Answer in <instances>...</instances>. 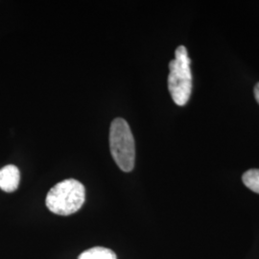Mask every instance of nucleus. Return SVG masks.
I'll return each mask as SVG.
<instances>
[{
  "label": "nucleus",
  "mask_w": 259,
  "mask_h": 259,
  "mask_svg": "<svg viewBox=\"0 0 259 259\" xmlns=\"http://www.w3.org/2000/svg\"><path fill=\"white\" fill-rule=\"evenodd\" d=\"M85 190L79 181L69 179L53 186L47 196V206L51 212L67 216L77 212L84 203Z\"/></svg>",
  "instance_id": "obj_1"
},
{
  "label": "nucleus",
  "mask_w": 259,
  "mask_h": 259,
  "mask_svg": "<svg viewBox=\"0 0 259 259\" xmlns=\"http://www.w3.org/2000/svg\"><path fill=\"white\" fill-rule=\"evenodd\" d=\"M190 58L184 46L178 47L175 59L169 63L168 90L173 101L178 106H185L190 99L192 92V74Z\"/></svg>",
  "instance_id": "obj_2"
},
{
  "label": "nucleus",
  "mask_w": 259,
  "mask_h": 259,
  "mask_svg": "<svg viewBox=\"0 0 259 259\" xmlns=\"http://www.w3.org/2000/svg\"><path fill=\"white\" fill-rule=\"evenodd\" d=\"M110 149L117 166L124 172H131L135 167L136 145L128 122L115 118L110 128Z\"/></svg>",
  "instance_id": "obj_3"
},
{
  "label": "nucleus",
  "mask_w": 259,
  "mask_h": 259,
  "mask_svg": "<svg viewBox=\"0 0 259 259\" xmlns=\"http://www.w3.org/2000/svg\"><path fill=\"white\" fill-rule=\"evenodd\" d=\"M20 181L19 168L15 165H6L0 169V188L5 192H14L18 189Z\"/></svg>",
  "instance_id": "obj_4"
},
{
  "label": "nucleus",
  "mask_w": 259,
  "mask_h": 259,
  "mask_svg": "<svg viewBox=\"0 0 259 259\" xmlns=\"http://www.w3.org/2000/svg\"><path fill=\"white\" fill-rule=\"evenodd\" d=\"M79 259H117L115 253L107 248L95 247L87 250L79 256Z\"/></svg>",
  "instance_id": "obj_5"
},
{
  "label": "nucleus",
  "mask_w": 259,
  "mask_h": 259,
  "mask_svg": "<svg viewBox=\"0 0 259 259\" xmlns=\"http://www.w3.org/2000/svg\"><path fill=\"white\" fill-rule=\"evenodd\" d=\"M242 181L251 191L259 194V169H250L245 172Z\"/></svg>",
  "instance_id": "obj_6"
},
{
  "label": "nucleus",
  "mask_w": 259,
  "mask_h": 259,
  "mask_svg": "<svg viewBox=\"0 0 259 259\" xmlns=\"http://www.w3.org/2000/svg\"><path fill=\"white\" fill-rule=\"evenodd\" d=\"M254 97L259 104V83L254 87Z\"/></svg>",
  "instance_id": "obj_7"
}]
</instances>
